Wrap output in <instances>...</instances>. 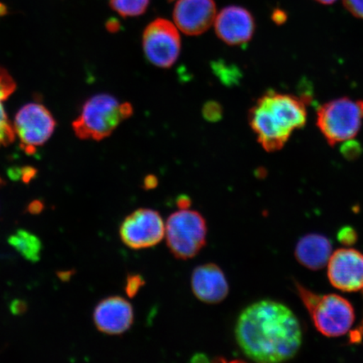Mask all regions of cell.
<instances>
[{"label":"cell","mask_w":363,"mask_h":363,"mask_svg":"<svg viewBox=\"0 0 363 363\" xmlns=\"http://www.w3.org/2000/svg\"><path fill=\"white\" fill-rule=\"evenodd\" d=\"M235 335L245 356L257 362L290 360L302 344L297 317L287 306L271 299L245 308L238 317Z\"/></svg>","instance_id":"cell-1"},{"label":"cell","mask_w":363,"mask_h":363,"mask_svg":"<svg viewBox=\"0 0 363 363\" xmlns=\"http://www.w3.org/2000/svg\"><path fill=\"white\" fill-rule=\"evenodd\" d=\"M305 97L270 90L249 111V124L258 143L269 152L282 149L294 131L306 124Z\"/></svg>","instance_id":"cell-2"},{"label":"cell","mask_w":363,"mask_h":363,"mask_svg":"<svg viewBox=\"0 0 363 363\" xmlns=\"http://www.w3.org/2000/svg\"><path fill=\"white\" fill-rule=\"evenodd\" d=\"M133 113V107L130 103L121 104L110 94H98L84 104L72 128L79 139L101 140L110 136Z\"/></svg>","instance_id":"cell-3"},{"label":"cell","mask_w":363,"mask_h":363,"mask_svg":"<svg viewBox=\"0 0 363 363\" xmlns=\"http://www.w3.org/2000/svg\"><path fill=\"white\" fill-rule=\"evenodd\" d=\"M296 286L299 297L322 335L338 337L348 333L355 319L350 302L337 294H318L299 284Z\"/></svg>","instance_id":"cell-4"},{"label":"cell","mask_w":363,"mask_h":363,"mask_svg":"<svg viewBox=\"0 0 363 363\" xmlns=\"http://www.w3.org/2000/svg\"><path fill=\"white\" fill-rule=\"evenodd\" d=\"M363 122V101L339 98L317 111L318 128L330 146L347 142L359 133Z\"/></svg>","instance_id":"cell-5"},{"label":"cell","mask_w":363,"mask_h":363,"mask_svg":"<svg viewBox=\"0 0 363 363\" xmlns=\"http://www.w3.org/2000/svg\"><path fill=\"white\" fill-rule=\"evenodd\" d=\"M206 219L196 211L180 208L172 213L165 224L167 247L176 258L191 259L207 242Z\"/></svg>","instance_id":"cell-6"},{"label":"cell","mask_w":363,"mask_h":363,"mask_svg":"<svg viewBox=\"0 0 363 363\" xmlns=\"http://www.w3.org/2000/svg\"><path fill=\"white\" fill-rule=\"evenodd\" d=\"M13 130L19 138L21 148L29 155L47 143L56 128V121L43 104L30 103L16 113Z\"/></svg>","instance_id":"cell-7"},{"label":"cell","mask_w":363,"mask_h":363,"mask_svg":"<svg viewBox=\"0 0 363 363\" xmlns=\"http://www.w3.org/2000/svg\"><path fill=\"white\" fill-rule=\"evenodd\" d=\"M120 235L127 247L133 250L151 248L165 238V223L157 211L140 208L122 221Z\"/></svg>","instance_id":"cell-8"},{"label":"cell","mask_w":363,"mask_h":363,"mask_svg":"<svg viewBox=\"0 0 363 363\" xmlns=\"http://www.w3.org/2000/svg\"><path fill=\"white\" fill-rule=\"evenodd\" d=\"M143 45L145 55L153 65L171 67L180 54L179 30L169 21L159 18L150 23L145 29Z\"/></svg>","instance_id":"cell-9"},{"label":"cell","mask_w":363,"mask_h":363,"mask_svg":"<svg viewBox=\"0 0 363 363\" xmlns=\"http://www.w3.org/2000/svg\"><path fill=\"white\" fill-rule=\"evenodd\" d=\"M328 279L335 288L344 292L363 289V254L354 249H339L328 262Z\"/></svg>","instance_id":"cell-10"},{"label":"cell","mask_w":363,"mask_h":363,"mask_svg":"<svg viewBox=\"0 0 363 363\" xmlns=\"http://www.w3.org/2000/svg\"><path fill=\"white\" fill-rule=\"evenodd\" d=\"M176 26L186 35H201L210 28L217 16L214 0H178L174 9Z\"/></svg>","instance_id":"cell-11"},{"label":"cell","mask_w":363,"mask_h":363,"mask_svg":"<svg viewBox=\"0 0 363 363\" xmlns=\"http://www.w3.org/2000/svg\"><path fill=\"white\" fill-rule=\"evenodd\" d=\"M255 21L251 12L237 6L224 8L215 20L217 35L230 45L248 43L255 33Z\"/></svg>","instance_id":"cell-12"},{"label":"cell","mask_w":363,"mask_h":363,"mask_svg":"<svg viewBox=\"0 0 363 363\" xmlns=\"http://www.w3.org/2000/svg\"><path fill=\"white\" fill-rule=\"evenodd\" d=\"M134 308L127 299L113 296L104 299L95 308V325L107 335H121L130 329L134 323Z\"/></svg>","instance_id":"cell-13"},{"label":"cell","mask_w":363,"mask_h":363,"mask_svg":"<svg viewBox=\"0 0 363 363\" xmlns=\"http://www.w3.org/2000/svg\"><path fill=\"white\" fill-rule=\"evenodd\" d=\"M191 288L194 296L208 305L221 303L229 294L228 281L224 272L215 263L195 267L191 276Z\"/></svg>","instance_id":"cell-14"},{"label":"cell","mask_w":363,"mask_h":363,"mask_svg":"<svg viewBox=\"0 0 363 363\" xmlns=\"http://www.w3.org/2000/svg\"><path fill=\"white\" fill-rule=\"evenodd\" d=\"M333 255V245L328 238L319 234L305 235L298 240L295 257L306 269L320 270L328 264Z\"/></svg>","instance_id":"cell-15"},{"label":"cell","mask_w":363,"mask_h":363,"mask_svg":"<svg viewBox=\"0 0 363 363\" xmlns=\"http://www.w3.org/2000/svg\"><path fill=\"white\" fill-rule=\"evenodd\" d=\"M16 84L6 69L0 67V148L7 147L15 140V130L4 111V102L15 92Z\"/></svg>","instance_id":"cell-16"},{"label":"cell","mask_w":363,"mask_h":363,"mask_svg":"<svg viewBox=\"0 0 363 363\" xmlns=\"http://www.w3.org/2000/svg\"><path fill=\"white\" fill-rule=\"evenodd\" d=\"M9 244L21 254V256L30 262L40 259L43 244L40 240L28 230L20 229L8 239Z\"/></svg>","instance_id":"cell-17"},{"label":"cell","mask_w":363,"mask_h":363,"mask_svg":"<svg viewBox=\"0 0 363 363\" xmlns=\"http://www.w3.org/2000/svg\"><path fill=\"white\" fill-rule=\"evenodd\" d=\"M150 0H110L113 11L123 17H136L147 11Z\"/></svg>","instance_id":"cell-18"},{"label":"cell","mask_w":363,"mask_h":363,"mask_svg":"<svg viewBox=\"0 0 363 363\" xmlns=\"http://www.w3.org/2000/svg\"><path fill=\"white\" fill-rule=\"evenodd\" d=\"M202 113L204 119L207 121L217 122L222 119L223 108L216 101H208L203 106Z\"/></svg>","instance_id":"cell-19"},{"label":"cell","mask_w":363,"mask_h":363,"mask_svg":"<svg viewBox=\"0 0 363 363\" xmlns=\"http://www.w3.org/2000/svg\"><path fill=\"white\" fill-rule=\"evenodd\" d=\"M214 69L218 76L222 81L226 82L227 84L235 83L238 80V71L235 67H230L222 65V63H216Z\"/></svg>","instance_id":"cell-20"},{"label":"cell","mask_w":363,"mask_h":363,"mask_svg":"<svg viewBox=\"0 0 363 363\" xmlns=\"http://www.w3.org/2000/svg\"><path fill=\"white\" fill-rule=\"evenodd\" d=\"M144 281L140 275H130L127 278L125 292L129 297H133L143 287Z\"/></svg>","instance_id":"cell-21"},{"label":"cell","mask_w":363,"mask_h":363,"mask_svg":"<svg viewBox=\"0 0 363 363\" xmlns=\"http://www.w3.org/2000/svg\"><path fill=\"white\" fill-rule=\"evenodd\" d=\"M343 4L354 16L363 20V0H343Z\"/></svg>","instance_id":"cell-22"},{"label":"cell","mask_w":363,"mask_h":363,"mask_svg":"<svg viewBox=\"0 0 363 363\" xmlns=\"http://www.w3.org/2000/svg\"><path fill=\"white\" fill-rule=\"evenodd\" d=\"M357 233L351 227H345L340 230L338 239L340 242L346 245H352L357 242Z\"/></svg>","instance_id":"cell-23"},{"label":"cell","mask_w":363,"mask_h":363,"mask_svg":"<svg viewBox=\"0 0 363 363\" xmlns=\"http://www.w3.org/2000/svg\"><path fill=\"white\" fill-rule=\"evenodd\" d=\"M158 180L156 176L148 175L144 180V187L147 189H151L157 187Z\"/></svg>","instance_id":"cell-24"},{"label":"cell","mask_w":363,"mask_h":363,"mask_svg":"<svg viewBox=\"0 0 363 363\" xmlns=\"http://www.w3.org/2000/svg\"><path fill=\"white\" fill-rule=\"evenodd\" d=\"M121 28L120 22L115 19H111L107 23V29L111 31V33H116V31L119 30Z\"/></svg>","instance_id":"cell-25"},{"label":"cell","mask_w":363,"mask_h":363,"mask_svg":"<svg viewBox=\"0 0 363 363\" xmlns=\"http://www.w3.org/2000/svg\"><path fill=\"white\" fill-rule=\"evenodd\" d=\"M177 202H178V206L180 208H189L190 206V199L189 197L185 196V195H182Z\"/></svg>","instance_id":"cell-26"},{"label":"cell","mask_w":363,"mask_h":363,"mask_svg":"<svg viewBox=\"0 0 363 363\" xmlns=\"http://www.w3.org/2000/svg\"><path fill=\"white\" fill-rule=\"evenodd\" d=\"M315 1L323 4H333L335 0H315Z\"/></svg>","instance_id":"cell-27"},{"label":"cell","mask_w":363,"mask_h":363,"mask_svg":"<svg viewBox=\"0 0 363 363\" xmlns=\"http://www.w3.org/2000/svg\"><path fill=\"white\" fill-rule=\"evenodd\" d=\"M360 330H361V333H362V334L363 335V322H362V325H361V328H360Z\"/></svg>","instance_id":"cell-28"},{"label":"cell","mask_w":363,"mask_h":363,"mask_svg":"<svg viewBox=\"0 0 363 363\" xmlns=\"http://www.w3.org/2000/svg\"><path fill=\"white\" fill-rule=\"evenodd\" d=\"M174 1V0H169V2Z\"/></svg>","instance_id":"cell-29"}]
</instances>
